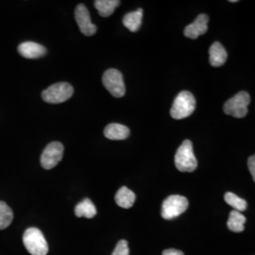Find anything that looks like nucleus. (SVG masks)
Here are the masks:
<instances>
[{"mask_svg":"<svg viewBox=\"0 0 255 255\" xmlns=\"http://www.w3.org/2000/svg\"><path fill=\"white\" fill-rule=\"evenodd\" d=\"M175 166L181 172H194L198 167V161L193 151L190 140H184L175 154Z\"/></svg>","mask_w":255,"mask_h":255,"instance_id":"1","label":"nucleus"},{"mask_svg":"<svg viewBox=\"0 0 255 255\" xmlns=\"http://www.w3.org/2000/svg\"><path fill=\"white\" fill-rule=\"evenodd\" d=\"M196 109V99L190 92L182 91L174 100L170 115L174 119H183L190 117Z\"/></svg>","mask_w":255,"mask_h":255,"instance_id":"2","label":"nucleus"},{"mask_svg":"<svg viewBox=\"0 0 255 255\" xmlns=\"http://www.w3.org/2000/svg\"><path fill=\"white\" fill-rule=\"evenodd\" d=\"M23 243L31 255H46L48 253L46 238L39 229H27L23 236Z\"/></svg>","mask_w":255,"mask_h":255,"instance_id":"3","label":"nucleus"},{"mask_svg":"<svg viewBox=\"0 0 255 255\" xmlns=\"http://www.w3.org/2000/svg\"><path fill=\"white\" fill-rule=\"evenodd\" d=\"M188 208V200L180 195H172L163 202L161 215L163 219L171 220L181 216Z\"/></svg>","mask_w":255,"mask_h":255,"instance_id":"4","label":"nucleus"},{"mask_svg":"<svg viewBox=\"0 0 255 255\" xmlns=\"http://www.w3.org/2000/svg\"><path fill=\"white\" fill-rule=\"evenodd\" d=\"M251 102L249 93L245 91L239 92L232 99L226 101L223 106V111L226 115L232 116L237 119H242L248 114V106Z\"/></svg>","mask_w":255,"mask_h":255,"instance_id":"5","label":"nucleus"},{"mask_svg":"<svg viewBox=\"0 0 255 255\" xmlns=\"http://www.w3.org/2000/svg\"><path fill=\"white\" fill-rule=\"evenodd\" d=\"M73 87L67 82H58L42 93L43 100L51 104H59L68 101L73 96Z\"/></svg>","mask_w":255,"mask_h":255,"instance_id":"6","label":"nucleus"},{"mask_svg":"<svg viewBox=\"0 0 255 255\" xmlns=\"http://www.w3.org/2000/svg\"><path fill=\"white\" fill-rule=\"evenodd\" d=\"M102 82L104 87L115 98H122L126 93L123 76L117 69H108L105 71L102 77Z\"/></svg>","mask_w":255,"mask_h":255,"instance_id":"7","label":"nucleus"},{"mask_svg":"<svg viewBox=\"0 0 255 255\" xmlns=\"http://www.w3.org/2000/svg\"><path fill=\"white\" fill-rule=\"evenodd\" d=\"M64 146L60 142L48 144L41 155V164L45 169H52L59 164L64 156Z\"/></svg>","mask_w":255,"mask_h":255,"instance_id":"8","label":"nucleus"},{"mask_svg":"<svg viewBox=\"0 0 255 255\" xmlns=\"http://www.w3.org/2000/svg\"><path fill=\"white\" fill-rule=\"evenodd\" d=\"M75 18L80 30L85 36H93L96 34L98 28L97 26L92 23L89 10L85 5L80 4L75 9Z\"/></svg>","mask_w":255,"mask_h":255,"instance_id":"9","label":"nucleus"},{"mask_svg":"<svg viewBox=\"0 0 255 255\" xmlns=\"http://www.w3.org/2000/svg\"><path fill=\"white\" fill-rule=\"evenodd\" d=\"M209 17L206 14H200L196 20L184 28V35L190 39H197L208 30Z\"/></svg>","mask_w":255,"mask_h":255,"instance_id":"10","label":"nucleus"},{"mask_svg":"<svg viewBox=\"0 0 255 255\" xmlns=\"http://www.w3.org/2000/svg\"><path fill=\"white\" fill-rule=\"evenodd\" d=\"M18 52L26 59H38L46 54V48L34 42H24L19 45Z\"/></svg>","mask_w":255,"mask_h":255,"instance_id":"11","label":"nucleus"},{"mask_svg":"<svg viewBox=\"0 0 255 255\" xmlns=\"http://www.w3.org/2000/svg\"><path fill=\"white\" fill-rule=\"evenodd\" d=\"M210 64L214 67H219L226 63L228 54L224 46L219 42H215L209 49Z\"/></svg>","mask_w":255,"mask_h":255,"instance_id":"12","label":"nucleus"},{"mask_svg":"<svg viewBox=\"0 0 255 255\" xmlns=\"http://www.w3.org/2000/svg\"><path fill=\"white\" fill-rule=\"evenodd\" d=\"M104 135L110 140H124L129 135V129L124 125L112 123L104 128Z\"/></svg>","mask_w":255,"mask_h":255,"instance_id":"13","label":"nucleus"},{"mask_svg":"<svg viewBox=\"0 0 255 255\" xmlns=\"http://www.w3.org/2000/svg\"><path fill=\"white\" fill-rule=\"evenodd\" d=\"M135 199H136L135 194L131 190H129L126 186L121 187L115 197L117 204L124 209H128L132 207Z\"/></svg>","mask_w":255,"mask_h":255,"instance_id":"14","label":"nucleus"},{"mask_svg":"<svg viewBox=\"0 0 255 255\" xmlns=\"http://www.w3.org/2000/svg\"><path fill=\"white\" fill-rule=\"evenodd\" d=\"M143 20V9H138L135 11L128 12L123 17V25L127 27L128 29L131 32L137 31L141 25Z\"/></svg>","mask_w":255,"mask_h":255,"instance_id":"15","label":"nucleus"},{"mask_svg":"<svg viewBox=\"0 0 255 255\" xmlns=\"http://www.w3.org/2000/svg\"><path fill=\"white\" fill-rule=\"evenodd\" d=\"M245 223H246V218L238 211L233 210L230 213L227 227L230 231L234 233H241L245 229Z\"/></svg>","mask_w":255,"mask_h":255,"instance_id":"16","label":"nucleus"},{"mask_svg":"<svg viewBox=\"0 0 255 255\" xmlns=\"http://www.w3.org/2000/svg\"><path fill=\"white\" fill-rule=\"evenodd\" d=\"M75 215L78 218L93 219L97 215V208L89 199H84L75 207Z\"/></svg>","mask_w":255,"mask_h":255,"instance_id":"17","label":"nucleus"},{"mask_svg":"<svg viewBox=\"0 0 255 255\" xmlns=\"http://www.w3.org/2000/svg\"><path fill=\"white\" fill-rule=\"evenodd\" d=\"M120 5L119 0H96L95 7L98 9L100 15L108 17L112 15L117 7Z\"/></svg>","mask_w":255,"mask_h":255,"instance_id":"18","label":"nucleus"},{"mask_svg":"<svg viewBox=\"0 0 255 255\" xmlns=\"http://www.w3.org/2000/svg\"><path fill=\"white\" fill-rule=\"evenodd\" d=\"M13 219V213L7 203L0 201V230L8 228Z\"/></svg>","mask_w":255,"mask_h":255,"instance_id":"19","label":"nucleus"},{"mask_svg":"<svg viewBox=\"0 0 255 255\" xmlns=\"http://www.w3.org/2000/svg\"><path fill=\"white\" fill-rule=\"evenodd\" d=\"M224 200L226 203L230 206H232L234 209L238 212H244L247 209V201L240 197L237 196L236 194L232 192H227L224 196Z\"/></svg>","mask_w":255,"mask_h":255,"instance_id":"20","label":"nucleus"},{"mask_svg":"<svg viewBox=\"0 0 255 255\" xmlns=\"http://www.w3.org/2000/svg\"><path fill=\"white\" fill-rule=\"evenodd\" d=\"M112 255H129V249L127 241L120 240Z\"/></svg>","mask_w":255,"mask_h":255,"instance_id":"21","label":"nucleus"},{"mask_svg":"<svg viewBox=\"0 0 255 255\" xmlns=\"http://www.w3.org/2000/svg\"><path fill=\"white\" fill-rule=\"evenodd\" d=\"M248 166H249V169H250V172L252 174L253 178H254V181H255V157L253 155L249 158V161H248Z\"/></svg>","mask_w":255,"mask_h":255,"instance_id":"22","label":"nucleus"},{"mask_svg":"<svg viewBox=\"0 0 255 255\" xmlns=\"http://www.w3.org/2000/svg\"><path fill=\"white\" fill-rule=\"evenodd\" d=\"M163 255H184V254L179 251V250H175V249H168L163 252Z\"/></svg>","mask_w":255,"mask_h":255,"instance_id":"23","label":"nucleus"}]
</instances>
